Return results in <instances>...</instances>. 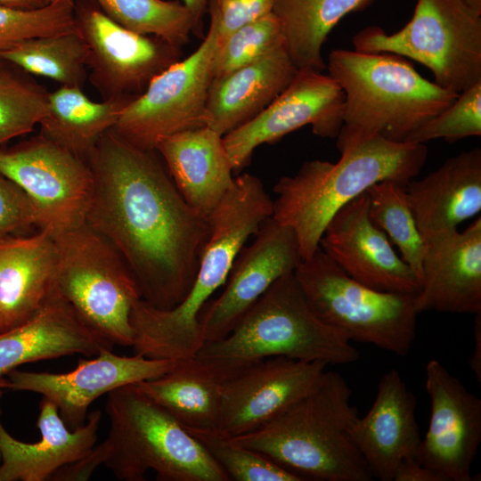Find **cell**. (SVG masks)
<instances>
[{
	"instance_id": "cell-33",
	"label": "cell",
	"mask_w": 481,
	"mask_h": 481,
	"mask_svg": "<svg viewBox=\"0 0 481 481\" xmlns=\"http://www.w3.org/2000/svg\"><path fill=\"white\" fill-rule=\"evenodd\" d=\"M366 193L369 216L400 251L401 258L412 268L420 285L426 244L417 227L405 187L393 181L371 185Z\"/></svg>"
},
{
	"instance_id": "cell-1",
	"label": "cell",
	"mask_w": 481,
	"mask_h": 481,
	"mask_svg": "<svg viewBox=\"0 0 481 481\" xmlns=\"http://www.w3.org/2000/svg\"><path fill=\"white\" fill-rule=\"evenodd\" d=\"M87 163L94 186L85 223L124 259L143 300L162 310L177 306L196 277L210 233L208 218L186 203L156 151L112 129Z\"/></svg>"
},
{
	"instance_id": "cell-12",
	"label": "cell",
	"mask_w": 481,
	"mask_h": 481,
	"mask_svg": "<svg viewBox=\"0 0 481 481\" xmlns=\"http://www.w3.org/2000/svg\"><path fill=\"white\" fill-rule=\"evenodd\" d=\"M0 173L18 184L37 211V227L52 235L85 223L93 193L87 161L40 133L0 146Z\"/></svg>"
},
{
	"instance_id": "cell-24",
	"label": "cell",
	"mask_w": 481,
	"mask_h": 481,
	"mask_svg": "<svg viewBox=\"0 0 481 481\" xmlns=\"http://www.w3.org/2000/svg\"><path fill=\"white\" fill-rule=\"evenodd\" d=\"M102 412H92L82 426L69 430L57 406L43 397L37 428L41 439L24 443L12 437L0 421L2 481L48 480L61 468L89 453L96 444Z\"/></svg>"
},
{
	"instance_id": "cell-3",
	"label": "cell",
	"mask_w": 481,
	"mask_h": 481,
	"mask_svg": "<svg viewBox=\"0 0 481 481\" xmlns=\"http://www.w3.org/2000/svg\"><path fill=\"white\" fill-rule=\"evenodd\" d=\"M425 143L395 142L380 135L340 152L338 161H306L273 187L272 217L295 233L302 260L319 248L325 227L343 206L381 181L406 186L421 171Z\"/></svg>"
},
{
	"instance_id": "cell-15",
	"label": "cell",
	"mask_w": 481,
	"mask_h": 481,
	"mask_svg": "<svg viewBox=\"0 0 481 481\" xmlns=\"http://www.w3.org/2000/svg\"><path fill=\"white\" fill-rule=\"evenodd\" d=\"M226 366L217 433L231 438L257 429L308 393L328 364L274 356Z\"/></svg>"
},
{
	"instance_id": "cell-27",
	"label": "cell",
	"mask_w": 481,
	"mask_h": 481,
	"mask_svg": "<svg viewBox=\"0 0 481 481\" xmlns=\"http://www.w3.org/2000/svg\"><path fill=\"white\" fill-rule=\"evenodd\" d=\"M56 257L53 236L47 232L0 239V332L41 307L52 289Z\"/></svg>"
},
{
	"instance_id": "cell-26",
	"label": "cell",
	"mask_w": 481,
	"mask_h": 481,
	"mask_svg": "<svg viewBox=\"0 0 481 481\" xmlns=\"http://www.w3.org/2000/svg\"><path fill=\"white\" fill-rule=\"evenodd\" d=\"M297 70L282 45L214 78L207 99L206 126L224 136L267 107L289 86Z\"/></svg>"
},
{
	"instance_id": "cell-34",
	"label": "cell",
	"mask_w": 481,
	"mask_h": 481,
	"mask_svg": "<svg viewBox=\"0 0 481 481\" xmlns=\"http://www.w3.org/2000/svg\"><path fill=\"white\" fill-rule=\"evenodd\" d=\"M0 59V146L31 132L46 115L49 92Z\"/></svg>"
},
{
	"instance_id": "cell-48",
	"label": "cell",
	"mask_w": 481,
	"mask_h": 481,
	"mask_svg": "<svg viewBox=\"0 0 481 481\" xmlns=\"http://www.w3.org/2000/svg\"><path fill=\"white\" fill-rule=\"evenodd\" d=\"M3 389L0 388V397L2 395Z\"/></svg>"
},
{
	"instance_id": "cell-38",
	"label": "cell",
	"mask_w": 481,
	"mask_h": 481,
	"mask_svg": "<svg viewBox=\"0 0 481 481\" xmlns=\"http://www.w3.org/2000/svg\"><path fill=\"white\" fill-rule=\"evenodd\" d=\"M481 135V81L460 93L455 100L411 133L404 142L425 143L443 138L454 143Z\"/></svg>"
},
{
	"instance_id": "cell-14",
	"label": "cell",
	"mask_w": 481,
	"mask_h": 481,
	"mask_svg": "<svg viewBox=\"0 0 481 481\" xmlns=\"http://www.w3.org/2000/svg\"><path fill=\"white\" fill-rule=\"evenodd\" d=\"M345 94L328 74L298 69L289 86L262 111L223 136L233 172L246 167L254 151L311 126L314 135L337 137L342 123Z\"/></svg>"
},
{
	"instance_id": "cell-5",
	"label": "cell",
	"mask_w": 481,
	"mask_h": 481,
	"mask_svg": "<svg viewBox=\"0 0 481 481\" xmlns=\"http://www.w3.org/2000/svg\"><path fill=\"white\" fill-rule=\"evenodd\" d=\"M352 395L344 377L325 371L308 393L269 422L228 439L305 480L371 481L373 477L352 438L359 417Z\"/></svg>"
},
{
	"instance_id": "cell-7",
	"label": "cell",
	"mask_w": 481,
	"mask_h": 481,
	"mask_svg": "<svg viewBox=\"0 0 481 481\" xmlns=\"http://www.w3.org/2000/svg\"><path fill=\"white\" fill-rule=\"evenodd\" d=\"M350 341L316 315L293 272L275 281L226 337L204 344L196 356L231 366L274 356L339 365L360 357Z\"/></svg>"
},
{
	"instance_id": "cell-28",
	"label": "cell",
	"mask_w": 481,
	"mask_h": 481,
	"mask_svg": "<svg viewBox=\"0 0 481 481\" xmlns=\"http://www.w3.org/2000/svg\"><path fill=\"white\" fill-rule=\"evenodd\" d=\"M226 371V365L195 355L177 360L159 377L135 384L185 429L217 432Z\"/></svg>"
},
{
	"instance_id": "cell-11",
	"label": "cell",
	"mask_w": 481,
	"mask_h": 481,
	"mask_svg": "<svg viewBox=\"0 0 481 481\" xmlns=\"http://www.w3.org/2000/svg\"><path fill=\"white\" fill-rule=\"evenodd\" d=\"M218 47L215 26L188 57L156 76L123 110L116 134L133 145L155 151L167 136L206 126V106Z\"/></svg>"
},
{
	"instance_id": "cell-21",
	"label": "cell",
	"mask_w": 481,
	"mask_h": 481,
	"mask_svg": "<svg viewBox=\"0 0 481 481\" xmlns=\"http://www.w3.org/2000/svg\"><path fill=\"white\" fill-rule=\"evenodd\" d=\"M416 406V397L398 371L382 375L372 405L352 428V438L372 477L393 481L401 461L416 458L420 442Z\"/></svg>"
},
{
	"instance_id": "cell-39",
	"label": "cell",
	"mask_w": 481,
	"mask_h": 481,
	"mask_svg": "<svg viewBox=\"0 0 481 481\" xmlns=\"http://www.w3.org/2000/svg\"><path fill=\"white\" fill-rule=\"evenodd\" d=\"M275 0H210V23L221 42L239 28L273 12Z\"/></svg>"
},
{
	"instance_id": "cell-20",
	"label": "cell",
	"mask_w": 481,
	"mask_h": 481,
	"mask_svg": "<svg viewBox=\"0 0 481 481\" xmlns=\"http://www.w3.org/2000/svg\"><path fill=\"white\" fill-rule=\"evenodd\" d=\"M426 244L417 314L481 313V217Z\"/></svg>"
},
{
	"instance_id": "cell-41",
	"label": "cell",
	"mask_w": 481,
	"mask_h": 481,
	"mask_svg": "<svg viewBox=\"0 0 481 481\" xmlns=\"http://www.w3.org/2000/svg\"><path fill=\"white\" fill-rule=\"evenodd\" d=\"M393 481H446L436 470L420 464L416 458H405L399 463Z\"/></svg>"
},
{
	"instance_id": "cell-8",
	"label": "cell",
	"mask_w": 481,
	"mask_h": 481,
	"mask_svg": "<svg viewBox=\"0 0 481 481\" xmlns=\"http://www.w3.org/2000/svg\"><path fill=\"white\" fill-rule=\"evenodd\" d=\"M53 236L57 257L52 291L110 344L131 346V312L141 295L124 259L86 223Z\"/></svg>"
},
{
	"instance_id": "cell-43",
	"label": "cell",
	"mask_w": 481,
	"mask_h": 481,
	"mask_svg": "<svg viewBox=\"0 0 481 481\" xmlns=\"http://www.w3.org/2000/svg\"><path fill=\"white\" fill-rule=\"evenodd\" d=\"M0 5L23 10H35L47 5V2L46 0H0Z\"/></svg>"
},
{
	"instance_id": "cell-13",
	"label": "cell",
	"mask_w": 481,
	"mask_h": 481,
	"mask_svg": "<svg viewBox=\"0 0 481 481\" xmlns=\"http://www.w3.org/2000/svg\"><path fill=\"white\" fill-rule=\"evenodd\" d=\"M74 20L88 48L87 77L102 100L142 94L179 61L180 47L123 28L91 0L75 3Z\"/></svg>"
},
{
	"instance_id": "cell-6",
	"label": "cell",
	"mask_w": 481,
	"mask_h": 481,
	"mask_svg": "<svg viewBox=\"0 0 481 481\" xmlns=\"http://www.w3.org/2000/svg\"><path fill=\"white\" fill-rule=\"evenodd\" d=\"M345 94L336 146L342 152L380 135L404 142L459 94L423 77L403 56L335 49L326 64Z\"/></svg>"
},
{
	"instance_id": "cell-36",
	"label": "cell",
	"mask_w": 481,
	"mask_h": 481,
	"mask_svg": "<svg viewBox=\"0 0 481 481\" xmlns=\"http://www.w3.org/2000/svg\"><path fill=\"white\" fill-rule=\"evenodd\" d=\"M282 45H286L282 28L273 12L246 24L218 41L213 79L251 63Z\"/></svg>"
},
{
	"instance_id": "cell-35",
	"label": "cell",
	"mask_w": 481,
	"mask_h": 481,
	"mask_svg": "<svg viewBox=\"0 0 481 481\" xmlns=\"http://www.w3.org/2000/svg\"><path fill=\"white\" fill-rule=\"evenodd\" d=\"M221 467L230 481H303L261 452L238 444L212 430L186 429Z\"/></svg>"
},
{
	"instance_id": "cell-31",
	"label": "cell",
	"mask_w": 481,
	"mask_h": 481,
	"mask_svg": "<svg viewBox=\"0 0 481 481\" xmlns=\"http://www.w3.org/2000/svg\"><path fill=\"white\" fill-rule=\"evenodd\" d=\"M87 45L76 29L28 38L0 53V59L29 74L78 87L87 77Z\"/></svg>"
},
{
	"instance_id": "cell-46",
	"label": "cell",
	"mask_w": 481,
	"mask_h": 481,
	"mask_svg": "<svg viewBox=\"0 0 481 481\" xmlns=\"http://www.w3.org/2000/svg\"><path fill=\"white\" fill-rule=\"evenodd\" d=\"M59 1H61V0H46L47 4H54V3H57V2H59Z\"/></svg>"
},
{
	"instance_id": "cell-42",
	"label": "cell",
	"mask_w": 481,
	"mask_h": 481,
	"mask_svg": "<svg viewBox=\"0 0 481 481\" xmlns=\"http://www.w3.org/2000/svg\"><path fill=\"white\" fill-rule=\"evenodd\" d=\"M469 365L477 380L481 384V313L475 314L474 348L469 360Z\"/></svg>"
},
{
	"instance_id": "cell-16",
	"label": "cell",
	"mask_w": 481,
	"mask_h": 481,
	"mask_svg": "<svg viewBox=\"0 0 481 481\" xmlns=\"http://www.w3.org/2000/svg\"><path fill=\"white\" fill-rule=\"evenodd\" d=\"M301 260L293 231L272 216L265 219L253 242L245 245L235 258L224 291L200 314L203 345L226 337L266 289L293 273Z\"/></svg>"
},
{
	"instance_id": "cell-19",
	"label": "cell",
	"mask_w": 481,
	"mask_h": 481,
	"mask_svg": "<svg viewBox=\"0 0 481 481\" xmlns=\"http://www.w3.org/2000/svg\"><path fill=\"white\" fill-rule=\"evenodd\" d=\"M319 247L347 275L373 289L416 295L420 282L369 216L362 193L332 216Z\"/></svg>"
},
{
	"instance_id": "cell-22",
	"label": "cell",
	"mask_w": 481,
	"mask_h": 481,
	"mask_svg": "<svg viewBox=\"0 0 481 481\" xmlns=\"http://www.w3.org/2000/svg\"><path fill=\"white\" fill-rule=\"evenodd\" d=\"M405 192L425 243L458 230L481 211V149L447 159Z\"/></svg>"
},
{
	"instance_id": "cell-32",
	"label": "cell",
	"mask_w": 481,
	"mask_h": 481,
	"mask_svg": "<svg viewBox=\"0 0 481 481\" xmlns=\"http://www.w3.org/2000/svg\"><path fill=\"white\" fill-rule=\"evenodd\" d=\"M113 21L133 32L181 47L201 27L181 3L165 0H91Z\"/></svg>"
},
{
	"instance_id": "cell-17",
	"label": "cell",
	"mask_w": 481,
	"mask_h": 481,
	"mask_svg": "<svg viewBox=\"0 0 481 481\" xmlns=\"http://www.w3.org/2000/svg\"><path fill=\"white\" fill-rule=\"evenodd\" d=\"M94 359H80L76 369L65 373L12 370L1 388L40 394L52 401L64 423L75 429L85 423L88 407L98 397L120 387L155 379L168 371L176 361L143 355L122 356L102 349Z\"/></svg>"
},
{
	"instance_id": "cell-30",
	"label": "cell",
	"mask_w": 481,
	"mask_h": 481,
	"mask_svg": "<svg viewBox=\"0 0 481 481\" xmlns=\"http://www.w3.org/2000/svg\"><path fill=\"white\" fill-rule=\"evenodd\" d=\"M374 0H275L273 13L279 20L289 55L298 69L322 72V45L332 29L346 14L365 9Z\"/></svg>"
},
{
	"instance_id": "cell-4",
	"label": "cell",
	"mask_w": 481,
	"mask_h": 481,
	"mask_svg": "<svg viewBox=\"0 0 481 481\" xmlns=\"http://www.w3.org/2000/svg\"><path fill=\"white\" fill-rule=\"evenodd\" d=\"M106 439L69 465L74 481L87 480L106 465L125 481H143L153 470L161 481H230L202 445L136 384L110 391Z\"/></svg>"
},
{
	"instance_id": "cell-45",
	"label": "cell",
	"mask_w": 481,
	"mask_h": 481,
	"mask_svg": "<svg viewBox=\"0 0 481 481\" xmlns=\"http://www.w3.org/2000/svg\"><path fill=\"white\" fill-rule=\"evenodd\" d=\"M470 9L481 15V0H462Z\"/></svg>"
},
{
	"instance_id": "cell-9",
	"label": "cell",
	"mask_w": 481,
	"mask_h": 481,
	"mask_svg": "<svg viewBox=\"0 0 481 481\" xmlns=\"http://www.w3.org/2000/svg\"><path fill=\"white\" fill-rule=\"evenodd\" d=\"M295 277L313 311L350 340L406 356L415 340L414 294L373 289L354 280L319 247Z\"/></svg>"
},
{
	"instance_id": "cell-37",
	"label": "cell",
	"mask_w": 481,
	"mask_h": 481,
	"mask_svg": "<svg viewBox=\"0 0 481 481\" xmlns=\"http://www.w3.org/2000/svg\"><path fill=\"white\" fill-rule=\"evenodd\" d=\"M74 11L73 0L35 10L0 5V53L28 38L74 30Z\"/></svg>"
},
{
	"instance_id": "cell-2",
	"label": "cell",
	"mask_w": 481,
	"mask_h": 481,
	"mask_svg": "<svg viewBox=\"0 0 481 481\" xmlns=\"http://www.w3.org/2000/svg\"><path fill=\"white\" fill-rule=\"evenodd\" d=\"M273 200L251 174L234 177L232 185L208 217L210 233L198 272L185 298L162 310L142 298L131 312L135 355L177 361L193 357L203 345L199 317L229 276L239 252L273 214Z\"/></svg>"
},
{
	"instance_id": "cell-44",
	"label": "cell",
	"mask_w": 481,
	"mask_h": 481,
	"mask_svg": "<svg viewBox=\"0 0 481 481\" xmlns=\"http://www.w3.org/2000/svg\"><path fill=\"white\" fill-rule=\"evenodd\" d=\"M183 4L189 9L198 24L201 27L202 17L208 11L210 0H182Z\"/></svg>"
},
{
	"instance_id": "cell-40",
	"label": "cell",
	"mask_w": 481,
	"mask_h": 481,
	"mask_svg": "<svg viewBox=\"0 0 481 481\" xmlns=\"http://www.w3.org/2000/svg\"><path fill=\"white\" fill-rule=\"evenodd\" d=\"M37 225V211L27 193L0 173V239Z\"/></svg>"
},
{
	"instance_id": "cell-25",
	"label": "cell",
	"mask_w": 481,
	"mask_h": 481,
	"mask_svg": "<svg viewBox=\"0 0 481 481\" xmlns=\"http://www.w3.org/2000/svg\"><path fill=\"white\" fill-rule=\"evenodd\" d=\"M155 151L186 203L208 218L235 177L223 136L203 126L165 137Z\"/></svg>"
},
{
	"instance_id": "cell-18",
	"label": "cell",
	"mask_w": 481,
	"mask_h": 481,
	"mask_svg": "<svg viewBox=\"0 0 481 481\" xmlns=\"http://www.w3.org/2000/svg\"><path fill=\"white\" fill-rule=\"evenodd\" d=\"M431 412L416 459L446 481H471V466L481 442V399L436 359L426 364Z\"/></svg>"
},
{
	"instance_id": "cell-29",
	"label": "cell",
	"mask_w": 481,
	"mask_h": 481,
	"mask_svg": "<svg viewBox=\"0 0 481 481\" xmlns=\"http://www.w3.org/2000/svg\"><path fill=\"white\" fill-rule=\"evenodd\" d=\"M135 97L90 100L82 87L61 86L49 92L40 134L87 161L100 138L110 130Z\"/></svg>"
},
{
	"instance_id": "cell-23",
	"label": "cell",
	"mask_w": 481,
	"mask_h": 481,
	"mask_svg": "<svg viewBox=\"0 0 481 481\" xmlns=\"http://www.w3.org/2000/svg\"><path fill=\"white\" fill-rule=\"evenodd\" d=\"M112 346L51 289L29 319L0 332V385L7 373L24 363L74 354L96 355Z\"/></svg>"
},
{
	"instance_id": "cell-10",
	"label": "cell",
	"mask_w": 481,
	"mask_h": 481,
	"mask_svg": "<svg viewBox=\"0 0 481 481\" xmlns=\"http://www.w3.org/2000/svg\"><path fill=\"white\" fill-rule=\"evenodd\" d=\"M352 43L358 52L416 61L431 70L436 84L457 94L481 81V15L462 0H417L400 30L368 26Z\"/></svg>"
},
{
	"instance_id": "cell-47",
	"label": "cell",
	"mask_w": 481,
	"mask_h": 481,
	"mask_svg": "<svg viewBox=\"0 0 481 481\" xmlns=\"http://www.w3.org/2000/svg\"><path fill=\"white\" fill-rule=\"evenodd\" d=\"M1 461H2V457H1V452H0V467H1ZM0 481H2L1 471H0Z\"/></svg>"
}]
</instances>
